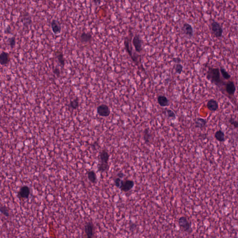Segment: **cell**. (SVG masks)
Here are the masks:
<instances>
[{
  "mask_svg": "<svg viewBox=\"0 0 238 238\" xmlns=\"http://www.w3.org/2000/svg\"><path fill=\"white\" fill-rule=\"evenodd\" d=\"M11 29L10 26H8L7 28H6L5 29V33L6 34H9L11 33Z\"/></svg>",
  "mask_w": 238,
  "mask_h": 238,
  "instance_id": "cell-32",
  "label": "cell"
},
{
  "mask_svg": "<svg viewBox=\"0 0 238 238\" xmlns=\"http://www.w3.org/2000/svg\"><path fill=\"white\" fill-rule=\"evenodd\" d=\"M166 115L168 118H171L172 119H175L176 118V115H175V113L171 109H166Z\"/></svg>",
  "mask_w": 238,
  "mask_h": 238,
  "instance_id": "cell-26",
  "label": "cell"
},
{
  "mask_svg": "<svg viewBox=\"0 0 238 238\" xmlns=\"http://www.w3.org/2000/svg\"><path fill=\"white\" fill-rule=\"evenodd\" d=\"M51 28L53 33L55 35L60 34L62 32V26L57 20H52L51 22Z\"/></svg>",
  "mask_w": 238,
  "mask_h": 238,
  "instance_id": "cell-8",
  "label": "cell"
},
{
  "mask_svg": "<svg viewBox=\"0 0 238 238\" xmlns=\"http://www.w3.org/2000/svg\"><path fill=\"white\" fill-rule=\"evenodd\" d=\"M211 28L212 33L216 38L222 37L223 30L219 23L218 22L213 21L211 24Z\"/></svg>",
  "mask_w": 238,
  "mask_h": 238,
  "instance_id": "cell-3",
  "label": "cell"
},
{
  "mask_svg": "<svg viewBox=\"0 0 238 238\" xmlns=\"http://www.w3.org/2000/svg\"><path fill=\"white\" fill-rule=\"evenodd\" d=\"M207 121L206 120L201 118H198L195 121V127L197 128H203L206 126Z\"/></svg>",
  "mask_w": 238,
  "mask_h": 238,
  "instance_id": "cell-18",
  "label": "cell"
},
{
  "mask_svg": "<svg viewBox=\"0 0 238 238\" xmlns=\"http://www.w3.org/2000/svg\"><path fill=\"white\" fill-rule=\"evenodd\" d=\"M0 213L6 217H9L10 216V210L7 206H0Z\"/></svg>",
  "mask_w": 238,
  "mask_h": 238,
  "instance_id": "cell-24",
  "label": "cell"
},
{
  "mask_svg": "<svg viewBox=\"0 0 238 238\" xmlns=\"http://www.w3.org/2000/svg\"><path fill=\"white\" fill-rule=\"evenodd\" d=\"M214 138L219 142H224L225 141V133L222 130H218L214 133Z\"/></svg>",
  "mask_w": 238,
  "mask_h": 238,
  "instance_id": "cell-20",
  "label": "cell"
},
{
  "mask_svg": "<svg viewBox=\"0 0 238 238\" xmlns=\"http://www.w3.org/2000/svg\"><path fill=\"white\" fill-rule=\"evenodd\" d=\"M53 72L55 75L59 77L61 74V71L59 68L57 67H53Z\"/></svg>",
  "mask_w": 238,
  "mask_h": 238,
  "instance_id": "cell-31",
  "label": "cell"
},
{
  "mask_svg": "<svg viewBox=\"0 0 238 238\" xmlns=\"http://www.w3.org/2000/svg\"><path fill=\"white\" fill-rule=\"evenodd\" d=\"M157 102L159 105L162 107H167L169 104L168 99L164 95H159L157 98Z\"/></svg>",
  "mask_w": 238,
  "mask_h": 238,
  "instance_id": "cell-17",
  "label": "cell"
},
{
  "mask_svg": "<svg viewBox=\"0 0 238 238\" xmlns=\"http://www.w3.org/2000/svg\"><path fill=\"white\" fill-rule=\"evenodd\" d=\"M178 224L180 229L184 232L191 234L193 231L191 223L186 216H181L178 219Z\"/></svg>",
  "mask_w": 238,
  "mask_h": 238,
  "instance_id": "cell-2",
  "label": "cell"
},
{
  "mask_svg": "<svg viewBox=\"0 0 238 238\" xmlns=\"http://www.w3.org/2000/svg\"><path fill=\"white\" fill-rule=\"evenodd\" d=\"M124 175V174L122 172H120V173H119L117 174V176H118V178H120L123 177Z\"/></svg>",
  "mask_w": 238,
  "mask_h": 238,
  "instance_id": "cell-33",
  "label": "cell"
},
{
  "mask_svg": "<svg viewBox=\"0 0 238 238\" xmlns=\"http://www.w3.org/2000/svg\"><path fill=\"white\" fill-rule=\"evenodd\" d=\"M181 30L183 34L187 37H192L194 35V29L191 25L188 23H185L182 26Z\"/></svg>",
  "mask_w": 238,
  "mask_h": 238,
  "instance_id": "cell-10",
  "label": "cell"
},
{
  "mask_svg": "<svg viewBox=\"0 0 238 238\" xmlns=\"http://www.w3.org/2000/svg\"><path fill=\"white\" fill-rule=\"evenodd\" d=\"M228 122H229V123L232 126H233L235 128H238V121L236 120L235 119H234V118L230 117L229 119H228Z\"/></svg>",
  "mask_w": 238,
  "mask_h": 238,
  "instance_id": "cell-29",
  "label": "cell"
},
{
  "mask_svg": "<svg viewBox=\"0 0 238 238\" xmlns=\"http://www.w3.org/2000/svg\"><path fill=\"white\" fill-rule=\"evenodd\" d=\"M30 194V189L27 186H23L21 187L18 192V197L20 200H25L29 197Z\"/></svg>",
  "mask_w": 238,
  "mask_h": 238,
  "instance_id": "cell-5",
  "label": "cell"
},
{
  "mask_svg": "<svg viewBox=\"0 0 238 238\" xmlns=\"http://www.w3.org/2000/svg\"><path fill=\"white\" fill-rule=\"evenodd\" d=\"M10 61V55L8 52L4 51L0 54V65L6 66L9 63Z\"/></svg>",
  "mask_w": 238,
  "mask_h": 238,
  "instance_id": "cell-9",
  "label": "cell"
},
{
  "mask_svg": "<svg viewBox=\"0 0 238 238\" xmlns=\"http://www.w3.org/2000/svg\"><path fill=\"white\" fill-rule=\"evenodd\" d=\"M54 55H55L56 59L57 60L58 63L60 66L61 67H64L65 64V59L64 58L63 53L61 51L57 50V51H54Z\"/></svg>",
  "mask_w": 238,
  "mask_h": 238,
  "instance_id": "cell-15",
  "label": "cell"
},
{
  "mask_svg": "<svg viewBox=\"0 0 238 238\" xmlns=\"http://www.w3.org/2000/svg\"><path fill=\"white\" fill-rule=\"evenodd\" d=\"M151 137V134L149 132V130L148 128H146L143 132V140L146 143L148 144L150 142Z\"/></svg>",
  "mask_w": 238,
  "mask_h": 238,
  "instance_id": "cell-23",
  "label": "cell"
},
{
  "mask_svg": "<svg viewBox=\"0 0 238 238\" xmlns=\"http://www.w3.org/2000/svg\"><path fill=\"white\" fill-rule=\"evenodd\" d=\"M94 225L92 223L90 222L87 223L85 226L84 231L86 234L87 238H93L94 235Z\"/></svg>",
  "mask_w": 238,
  "mask_h": 238,
  "instance_id": "cell-13",
  "label": "cell"
},
{
  "mask_svg": "<svg viewBox=\"0 0 238 238\" xmlns=\"http://www.w3.org/2000/svg\"><path fill=\"white\" fill-rule=\"evenodd\" d=\"M206 79L213 84L219 87L226 84L221 79V74L218 68L209 67L206 74Z\"/></svg>",
  "mask_w": 238,
  "mask_h": 238,
  "instance_id": "cell-1",
  "label": "cell"
},
{
  "mask_svg": "<svg viewBox=\"0 0 238 238\" xmlns=\"http://www.w3.org/2000/svg\"><path fill=\"white\" fill-rule=\"evenodd\" d=\"M79 106V100L78 98H76L70 102L68 107L72 109H76Z\"/></svg>",
  "mask_w": 238,
  "mask_h": 238,
  "instance_id": "cell-22",
  "label": "cell"
},
{
  "mask_svg": "<svg viewBox=\"0 0 238 238\" xmlns=\"http://www.w3.org/2000/svg\"><path fill=\"white\" fill-rule=\"evenodd\" d=\"M135 186V182L132 180H125L121 181L120 189L122 192H126L130 191Z\"/></svg>",
  "mask_w": 238,
  "mask_h": 238,
  "instance_id": "cell-4",
  "label": "cell"
},
{
  "mask_svg": "<svg viewBox=\"0 0 238 238\" xmlns=\"http://www.w3.org/2000/svg\"><path fill=\"white\" fill-rule=\"evenodd\" d=\"M8 43L11 49H14L16 46V38L14 37H11L9 38L8 40Z\"/></svg>",
  "mask_w": 238,
  "mask_h": 238,
  "instance_id": "cell-27",
  "label": "cell"
},
{
  "mask_svg": "<svg viewBox=\"0 0 238 238\" xmlns=\"http://www.w3.org/2000/svg\"><path fill=\"white\" fill-rule=\"evenodd\" d=\"M97 112L98 115L102 117H108L110 115V110L106 104H101L98 106Z\"/></svg>",
  "mask_w": 238,
  "mask_h": 238,
  "instance_id": "cell-7",
  "label": "cell"
},
{
  "mask_svg": "<svg viewBox=\"0 0 238 238\" xmlns=\"http://www.w3.org/2000/svg\"><path fill=\"white\" fill-rule=\"evenodd\" d=\"M132 44L137 53H141L142 50V42L140 37L138 34L135 35L132 40Z\"/></svg>",
  "mask_w": 238,
  "mask_h": 238,
  "instance_id": "cell-6",
  "label": "cell"
},
{
  "mask_svg": "<svg viewBox=\"0 0 238 238\" xmlns=\"http://www.w3.org/2000/svg\"><path fill=\"white\" fill-rule=\"evenodd\" d=\"M219 71L221 72L222 76L223 77V78L225 80L229 79L231 78V75L229 73L223 68H221L219 70Z\"/></svg>",
  "mask_w": 238,
  "mask_h": 238,
  "instance_id": "cell-25",
  "label": "cell"
},
{
  "mask_svg": "<svg viewBox=\"0 0 238 238\" xmlns=\"http://www.w3.org/2000/svg\"><path fill=\"white\" fill-rule=\"evenodd\" d=\"M87 178L90 182L93 184H95L97 182V177L96 173L93 170L88 171L87 172Z\"/></svg>",
  "mask_w": 238,
  "mask_h": 238,
  "instance_id": "cell-19",
  "label": "cell"
},
{
  "mask_svg": "<svg viewBox=\"0 0 238 238\" xmlns=\"http://www.w3.org/2000/svg\"><path fill=\"white\" fill-rule=\"evenodd\" d=\"M109 155L108 152L105 149L102 150L100 154V163H108L109 160Z\"/></svg>",
  "mask_w": 238,
  "mask_h": 238,
  "instance_id": "cell-16",
  "label": "cell"
},
{
  "mask_svg": "<svg viewBox=\"0 0 238 238\" xmlns=\"http://www.w3.org/2000/svg\"><path fill=\"white\" fill-rule=\"evenodd\" d=\"M206 107L209 110L215 112L219 109V104L217 100L214 99L209 100L206 104Z\"/></svg>",
  "mask_w": 238,
  "mask_h": 238,
  "instance_id": "cell-14",
  "label": "cell"
},
{
  "mask_svg": "<svg viewBox=\"0 0 238 238\" xmlns=\"http://www.w3.org/2000/svg\"><path fill=\"white\" fill-rule=\"evenodd\" d=\"M121 178H119L117 177L115 178L114 180V184L115 185V186L117 188H120V184H121Z\"/></svg>",
  "mask_w": 238,
  "mask_h": 238,
  "instance_id": "cell-30",
  "label": "cell"
},
{
  "mask_svg": "<svg viewBox=\"0 0 238 238\" xmlns=\"http://www.w3.org/2000/svg\"><path fill=\"white\" fill-rule=\"evenodd\" d=\"M183 67L182 65H181L180 63H177L175 67V73L176 74L180 75L183 71Z\"/></svg>",
  "mask_w": 238,
  "mask_h": 238,
  "instance_id": "cell-28",
  "label": "cell"
},
{
  "mask_svg": "<svg viewBox=\"0 0 238 238\" xmlns=\"http://www.w3.org/2000/svg\"><path fill=\"white\" fill-rule=\"evenodd\" d=\"M80 41L82 44H87L91 42L93 39L92 35L88 32H83L80 36Z\"/></svg>",
  "mask_w": 238,
  "mask_h": 238,
  "instance_id": "cell-12",
  "label": "cell"
},
{
  "mask_svg": "<svg viewBox=\"0 0 238 238\" xmlns=\"http://www.w3.org/2000/svg\"><path fill=\"white\" fill-rule=\"evenodd\" d=\"M225 90L229 95H234L236 91V86L233 81H229L225 84Z\"/></svg>",
  "mask_w": 238,
  "mask_h": 238,
  "instance_id": "cell-11",
  "label": "cell"
},
{
  "mask_svg": "<svg viewBox=\"0 0 238 238\" xmlns=\"http://www.w3.org/2000/svg\"><path fill=\"white\" fill-rule=\"evenodd\" d=\"M109 168L108 163H103L100 162L98 165V170L100 173H103L108 171Z\"/></svg>",
  "mask_w": 238,
  "mask_h": 238,
  "instance_id": "cell-21",
  "label": "cell"
}]
</instances>
